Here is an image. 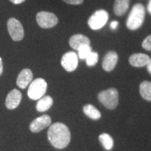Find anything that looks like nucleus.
<instances>
[{
    "label": "nucleus",
    "mask_w": 151,
    "mask_h": 151,
    "mask_svg": "<svg viewBox=\"0 0 151 151\" xmlns=\"http://www.w3.org/2000/svg\"><path fill=\"white\" fill-rule=\"evenodd\" d=\"M48 138L50 143L55 148L63 149L70 142V131L66 124L61 122H55L49 128Z\"/></svg>",
    "instance_id": "obj_1"
},
{
    "label": "nucleus",
    "mask_w": 151,
    "mask_h": 151,
    "mask_svg": "<svg viewBox=\"0 0 151 151\" xmlns=\"http://www.w3.org/2000/svg\"><path fill=\"white\" fill-rule=\"evenodd\" d=\"M146 11L142 4H137L132 7L127 20V27L130 30H136L141 27L144 21Z\"/></svg>",
    "instance_id": "obj_2"
},
{
    "label": "nucleus",
    "mask_w": 151,
    "mask_h": 151,
    "mask_svg": "<svg viewBox=\"0 0 151 151\" xmlns=\"http://www.w3.org/2000/svg\"><path fill=\"white\" fill-rule=\"evenodd\" d=\"M118 92L116 88H109L98 94L99 101L109 109H114L118 104Z\"/></svg>",
    "instance_id": "obj_3"
},
{
    "label": "nucleus",
    "mask_w": 151,
    "mask_h": 151,
    "mask_svg": "<svg viewBox=\"0 0 151 151\" xmlns=\"http://www.w3.org/2000/svg\"><path fill=\"white\" fill-rule=\"evenodd\" d=\"M46 81L41 78H38L30 83L27 90V95L29 99L39 100L46 94Z\"/></svg>",
    "instance_id": "obj_4"
},
{
    "label": "nucleus",
    "mask_w": 151,
    "mask_h": 151,
    "mask_svg": "<svg viewBox=\"0 0 151 151\" xmlns=\"http://www.w3.org/2000/svg\"><path fill=\"white\" fill-rule=\"evenodd\" d=\"M109 20V14L104 9L96 11L90 18L88 19V24L92 29L97 30L101 29L106 24Z\"/></svg>",
    "instance_id": "obj_5"
},
{
    "label": "nucleus",
    "mask_w": 151,
    "mask_h": 151,
    "mask_svg": "<svg viewBox=\"0 0 151 151\" xmlns=\"http://www.w3.org/2000/svg\"><path fill=\"white\" fill-rule=\"evenodd\" d=\"M38 25L43 29L55 27L58 23V18L55 14L48 11H40L36 16Z\"/></svg>",
    "instance_id": "obj_6"
},
{
    "label": "nucleus",
    "mask_w": 151,
    "mask_h": 151,
    "mask_svg": "<svg viewBox=\"0 0 151 151\" xmlns=\"http://www.w3.org/2000/svg\"><path fill=\"white\" fill-rule=\"evenodd\" d=\"M9 35L14 41H20L24 38V32L21 22L15 18H11L7 22Z\"/></svg>",
    "instance_id": "obj_7"
},
{
    "label": "nucleus",
    "mask_w": 151,
    "mask_h": 151,
    "mask_svg": "<svg viewBox=\"0 0 151 151\" xmlns=\"http://www.w3.org/2000/svg\"><path fill=\"white\" fill-rule=\"evenodd\" d=\"M78 55L73 51L66 52L61 59V65L66 71L71 72L76 69L78 67Z\"/></svg>",
    "instance_id": "obj_8"
},
{
    "label": "nucleus",
    "mask_w": 151,
    "mask_h": 151,
    "mask_svg": "<svg viewBox=\"0 0 151 151\" xmlns=\"http://www.w3.org/2000/svg\"><path fill=\"white\" fill-rule=\"evenodd\" d=\"M50 123H51L50 117L48 115H43V116L36 118L31 122L29 125V129L34 133H37L50 126Z\"/></svg>",
    "instance_id": "obj_9"
},
{
    "label": "nucleus",
    "mask_w": 151,
    "mask_h": 151,
    "mask_svg": "<svg viewBox=\"0 0 151 151\" xmlns=\"http://www.w3.org/2000/svg\"><path fill=\"white\" fill-rule=\"evenodd\" d=\"M22 99V93L17 89H14L9 92L6 99L5 104L7 109H15L18 106Z\"/></svg>",
    "instance_id": "obj_10"
},
{
    "label": "nucleus",
    "mask_w": 151,
    "mask_h": 151,
    "mask_svg": "<svg viewBox=\"0 0 151 151\" xmlns=\"http://www.w3.org/2000/svg\"><path fill=\"white\" fill-rule=\"evenodd\" d=\"M33 78L32 71L29 69H24L19 73L16 80V84L21 89H25Z\"/></svg>",
    "instance_id": "obj_11"
},
{
    "label": "nucleus",
    "mask_w": 151,
    "mask_h": 151,
    "mask_svg": "<svg viewBox=\"0 0 151 151\" xmlns=\"http://www.w3.org/2000/svg\"><path fill=\"white\" fill-rule=\"evenodd\" d=\"M118 60V55L116 52L109 51L106 54L102 62V67L106 71H111L115 69Z\"/></svg>",
    "instance_id": "obj_12"
},
{
    "label": "nucleus",
    "mask_w": 151,
    "mask_h": 151,
    "mask_svg": "<svg viewBox=\"0 0 151 151\" xmlns=\"http://www.w3.org/2000/svg\"><path fill=\"white\" fill-rule=\"evenodd\" d=\"M69 43L71 48L78 50V48L83 45H90V40L86 36L77 34V35H73L69 39Z\"/></svg>",
    "instance_id": "obj_13"
},
{
    "label": "nucleus",
    "mask_w": 151,
    "mask_h": 151,
    "mask_svg": "<svg viewBox=\"0 0 151 151\" xmlns=\"http://www.w3.org/2000/svg\"><path fill=\"white\" fill-rule=\"evenodd\" d=\"M150 60L149 56L143 53L132 54L129 58V64L134 67H144L148 65Z\"/></svg>",
    "instance_id": "obj_14"
},
{
    "label": "nucleus",
    "mask_w": 151,
    "mask_h": 151,
    "mask_svg": "<svg viewBox=\"0 0 151 151\" xmlns=\"http://www.w3.org/2000/svg\"><path fill=\"white\" fill-rule=\"evenodd\" d=\"M130 0H115L113 10L116 16H122L127 12L129 7Z\"/></svg>",
    "instance_id": "obj_15"
},
{
    "label": "nucleus",
    "mask_w": 151,
    "mask_h": 151,
    "mask_svg": "<svg viewBox=\"0 0 151 151\" xmlns=\"http://www.w3.org/2000/svg\"><path fill=\"white\" fill-rule=\"evenodd\" d=\"M53 104V99L50 96H45L39 99L37 104V110L39 112L48 111Z\"/></svg>",
    "instance_id": "obj_16"
},
{
    "label": "nucleus",
    "mask_w": 151,
    "mask_h": 151,
    "mask_svg": "<svg viewBox=\"0 0 151 151\" xmlns=\"http://www.w3.org/2000/svg\"><path fill=\"white\" fill-rule=\"evenodd\" d=\"M83 112L87 116L93 120H98L101 118V113L97 109H96L93 105L87 104L84 106Z\"/></svg>",
    "instance_id": "obj_17"
},
{
    "label": "nucleus",
    "mask_w": 151,
    "mask_h": 151,
    "mask_svg": "<svg viewBox=\"0 0 151 151\" xmlns=\"http://www.w3.org/2000/svg\"><path fill=\"white\" fill-rule=\"evenodd\" d=\"M139 90L143 99L147 101H151V82L143 81L140 84Z\"/></svg>",
    "instance_id": "obj_18"
},
{
    "label": "nucleus",
    "mask_w": 151,
    "mask_h": 151,
    "mask_svg": "<svg viewBox=\"0 0 151 151\" xmlns=\"http://www.w3.org/2000/svg\"><path fill=\"white\" fill-rule=\"evenodd\" d=\"M99 141L101 143V144L104 146V148L106 150H111L113 148V140L112 137L109 134H101L99 135Z\"/></svg>",
    "instance_id": "obj_19"
},
{
    "label": "nucleus",
    "mask_w": 151,
    "mask_h": 151,
    "mask_svg": "<svg viewBox=\"0 0 151 151\" xmlns=\"http://www.w3.org/2000/svg\"><path fill=\"white\" fill-rule=\"evenodd\" d=\"M78 58L81 60H85L92 52V47L90 45H83L78 48Z\"/></svg>",
    "instance_id": "obj_20"
},
{
    "label": "nucleus",
    "mask_w": 151,
    "mask_h": 151,
    "mask_svg": "<svg viewBox=\"0 0 151 151\" xmlns=\"http://www.w3.org/2000/svg\"><path fill=\"white\" fill-rule=\"evenodd\" d=\"M86 64L88 67H93L97 63L99 60V55L96 52H91L86 58Z\"/></svg>",
    "instance_id": "obj_21"
},
{
    "label": "nucleus",
    "mask_w": 151,
    "mask_h": 151,
    "mask_svg": "<svg viewBox=\"0 0 151 151\" xmlns=\"http://www.w3.org/2000/svg\"><path fill=\"white\" fill-rule=\"evenodd\" d=\"M142 47L145 50L151 51V35H149L144 39L142 43Z\"/></svg>",
    "instance_id": "obj_22"
},
{
    "label": "nucleus",
    "mask_w": 151,
    "mask_h": 151,
    "mask_svg": "<svg viewBox=\"0 0 151 151\" xmlns=\"http://www.w3.org/2000/svg\"><path fill=\"white\" fill-rule=\"evenodd\" d=\"M65 3L71 5H79L83 3L84 0H62Z\"/></svg>",
    "instance_id": "obj_23"
},
{
    "label": "nucleus",
    "mask_w": 151,
    "mask_h": 151,
    "mask_svg": "<svg viewBox=\"0 0 151 151\" xmlns=\"http://www.w3.org/2000/svg\"><path fill=\"white\" fill-rule=\"evenodd\" d=\"M118 24H119V23H118V21H113V22H111V28L112 29H117V27H118Z\"/></svg>",
    "instance_id": "obj_24"
},
{
    "label": "nucleus",
    "mask_w": 151,
    "mask_h": 151,
    "mask_svg": "<svg viewBox=\"0 0 151 151\" xmlns=\"http://www.w3.org/2000/svg\"><path fill=\"white\" fill-rule=\"evenodd\" d=\"M9 1H11V3L14 4H22V2H24V1H26V0H9Z\"/></svg>",
    "instance_id": "obj_25"
},
{
    "label": "nucleus",
    "mask_w": 151,
    "mask_h": 151,
    "mask_svg": "<svg viewBox=\"0 0 151 151\" xmlns=\"http://www.w3.org/2000/svg\"><path fill=\"white\" fill-rule=\"evenodd\" d=\"M3 70H4V67H3L2 59H1V58H0V76L2 74Z\"/></svg>",
    "instance_id": "obj_26"
},
{
    "label": "nucleus",
    "mask_w": 151,
    "mask_h": 151,
    "mask_svg": "<svg viewBox=\"0 0 151 151\" xmlns=\"http://www.w3.org/2000/svg\"><path fill=\"white\" fill-rule=\"evenodd\" d=\"M147 69H148V72L151 74V60H150V62H148V65H147Z\"/></svg>",
    "instance_id": "obj_27"
},
{
    "label": "nucleus",
    "mask_w": 151,
    "mask_h": 151,
    "mask_svg": "<svg viewBox=\"0 0 151 151\" xmlns=\"http://www.w3.org/2000/svg\"><path fill=\"white\" fill-rule=\"evenodd\" d=\"M148 11H149V13L151 14V0H150L148 2Z\"/></svg>",
    "instance_id": "obj_28"
}]
</instances>
